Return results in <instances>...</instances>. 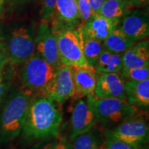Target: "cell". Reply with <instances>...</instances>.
I'll use <instances>...</instances> for the list:
<instances>
[{"label":"cell","instance_id":"1","mask_svg":"<svg viewBox=\"0 0 149 149\" xmlns=\"http://www.w3.org/2000/svg\"><path fill=\"white\" fill-rule=\"evenodd\" d=\"M62 114L57 103L45 95L32 99L22 129V137L32 141L58 135Z\"/></svg>","mask_w":149,"mask_h":149},{"label":"cell","instance_id":"2","mask_svg":"<svg viewBox=\"0 0 149 149\" xmlns=\"http://www.w3.org/2000/svg\"><path fill=\"white\" fill-rule=\"evenodd\" d=\"M32 92L26 89L12 91L0 113V143L16 139L23 129Z\"/></svg>","mask_w":149,"mask_h":149},{"label":"cell","instance_id":"3","mask_svg":"<svg viewBox=\"0 0 149 149\" xmlns=\"http://www.w3.org/2000/svg\"><path fill=\"white\" fill-rule=\"evenodd\" d=\"M52 30L57 40L61 64L77 67L89 66L84 55L81 29L76 31L72 28L54 26Z\"/></svg>","mask_w":149,"mask_h":149},{"label":"cell","instance_id":"4","mask_svg":"<svg viewBox=\"0 0 149 149\" xmlns=\"http://www.w3.org/2000/svg\"><path fill=\"white\" fill-rule=\"evenodd\" d=\"M96 122L102 124H116L135 117L138 113L137 108L126 100L117 98H96L93 102Z\"/></svg>","mask_w":149,"mask_h":149},{"label":"cell","instance_id":"5","mask_svg":"<svg viewBox=\"0 0 149 149\" xmlns=\"http://www.w3.org/2000/svg\"><path fill=\"white\" fill-rule=\"evenodd\" d=\"M35 36L29 28L14 29L3 44L8 61L17 64L25 63L35 53Z\"/></svg>","mask_w":149,"mask_h":149},{"label":"cell","instance_id":"6","mask_svg":"<svg viewBox=\"0 0 149 149\" xmlns=\"http://www.w3.org/2000/svg\"><path fill=\"white\" fill-rule=\"evenodd\" d=\"M55 69L40 55L35 53L26 61L22 70L24 88L30 91H42L53 77Z\"/></svg>","mask_w":149,"mask_h":149},{"label":"cell","instance_id":"7","mask_svg":"<svg viewBox=\"0 0 149 149\" xmlns=\"http://www.w3.org/2000/svg\"><path fill=\"white\" fill-rule=\"evenodd\" d=\"M104 135L139 147L148 141L149 128L144 119L135 116L120 123L113 129L107 130Z\"/></svg>","mask_w":149,"mask_h":149},{"label":"cell","instance_id":"8","mask_svg":"<svg viewBox=\"0 0 149 149\" xmlns=\"http://www.w3.org/2000/svg\"><path fill=\"white\" fill-rule=\"evenodd\" d=\"M43 95L48 97L56 103L62 104L74 94L71 76V66H61L56 69L53 77L42 91Z\"/></svg>","mask_w":149,"mask_h":149},{"label":"cell","instance_id":"9","mask_svg":"<svg viewBox=\"0 0 149 149\" xmlns=\"http://www.w3.org/2000/svg\"><path fill=\"white\" fill-rule=\"evenodd\" d=\"M94 94L77 100L74 104L71 116V133L70 139L91 131L96 122L93 102Z\"/></svg>","mask_w":149,"mask_h":149},{"label":"cell","instance_id":"10","mask_svg":"<svg viewBox=\"0 0 149 149\" xmlns=\"http://www.w3.org/2000/svg\"><path fill=\"white\" fill-rule=\"evenodd\" d=\"M35 41L36 53L55 70L63 66L59 59L55 36L47 22H42L37 28Z\"/></svg>","mask_w":149,"mask_h":149},{"label":"cell","instance_id":"11","mask_svg":"<svg viewBox=\"0 0 149 149\" xmlns=\"http://www.w3.org/2000/svg\"><path fill=\"white\" fill-rule=\"evenodd\" d=\"M71 76L74 86L72 98L79 100L94 94L97 83L94 67L71 66Z\"/></svg>","mask_w":149,"mask_h":149},{"label":"cell","instance_id":"12","mask_svg":"<svg viewBox=\"0 0 149 149\" xmlns=\"http://www.w3.org/2000/svg\"><path fill=\"white\" fill-rule=\"evenodd\" d=\"M94 96L96 98L126 100L124 79L116 72L102 73L97 80Z\"/></svg>","mask_w":149,"mask_h":149},{"label":"cell","instance_id":"13","mask_svg":"<svg viewBox=\"0 0 149 149\" xmlns=\"http://www.w3.org/2000/svg\"><path fill=\"white\" fill-rule=\"evenodd\" d=\"M120 29L130 40L137 42L148 37L149 21L148 15L135 10L123 20Z\"/></svg>","mask_w":149,"mask_h":149},{"label":"cell","instance_id":"14","mask_svg":"<svg viewBox=\"0 0 149 149\" xmlns=\"http://www.w3.org/2000/svg\"><path fill=\"white\" fill-rule=\"evenodd\" d=\"M117 22L104 17L100 14H93L84 24L81 32L84 35L102 43L110 33L116 29Z\"/></svg>","mask_w":149,"mask_h":149},{"label":"cell","instance_id":"15","mask_svg":"<svg viewBox=\"0 0 149 149\" xmlns=\"http://www.w3.org/2000/svg\"><path fill=\"white\" fill-rule=\"evenodd\" d=\"M126 100L138 109L149 107V79L143 81L124 82Z\"/></svg>","mask_w":149,"mask_h":149},{"label":"cell","instance_id":"16","mask_svg":"<svg viewBox=\"0 0 149 149\" xmlns=\"http://www.w3.org/2000/svg\"><path fill=\"white\" fill-rule=\"evenodd\" d=\"M149 66L148 40L134 44L122 55V69L141 68Z\"/></svg>","mask_w":149,"mask_h":149},{"label":"cell","instance_id":"17","mask_svg":"<svg viewBox=\"0 0 149 149\" xmlns=\"http://www.w3.org/2000/svg\"><path fill=\"white\" fill-rule=\"evenodd\" d=\"M135 43L120 29H115L104 41L103 46L104 49L111 53L121 54L125 53Z\"/></svg>","mask_w":149,"mask_h":149},{"label":"cell","instance_id":"18","mask_svg":"<svg viewBox=\"0 0 149 149\" xmlns=\"http://www.w3.org/2000/svg\"><path fill=\"white\" fill-rule=\"evenodd\" d=\"M94 68L96 72L101 73H117L122 69V56L104 49Z\"/></svg>","mask_w":149,"mask_h":149},{"label":"cell","instance_id":"19","mask_svg":"<svg viewBox=\"0 0 149 149\" xmlns=\"http://www.w3.org/2000/svg\"><path fill=\"white\" fill-rule=\"evenodd\" d=\"M54 14L62 22L68 24L76 22L80 19L77 0H57Z\"/></svg>","mask_w":149,"mask_h":149},{"label":"cell","instance_id":"20","mask_svg":"<svg viewBox=\"0 0 149 149\" xmlns=\"http://www.w3.org/2000/svg\"><path fill=\"white\" fill-rule=\"evenodd\" d=\"M130 2L127 0H106L100 11L104 17L118 22L126 13Z\"/></svg>","mask_w":149,"mask_h":149},{"label":"cell","instance_id":"21","mask_svg":"<svg viewBox=\"0 0 149 149\" xmlns=\"http://www.w3.org/2000/svg\"><path fill=\"white\" fill-rule=\"evenodd\" d=\"M82 33V32H81ZM83 52L89 66L95 67L100 54L104 50L102 42L91 38L82 33Z\"/></svg>","mask_w":149,"mask_h":149},{"label":"cell","instance_id":"22","mask_svg":"<svg viewBox=\"0 0 149 149\" xmlns=\"http://www.w3.org/2000/svg\"><path fill=\"white\" fill-rule=\"evenodd\" d=\"M72 149H98V139L91 131L78 135L73 139Z\"/></svg>","mask_w":149,"mask_h":149},{"label":"cell","instance_id":"23","mask_svg":"<svg viewBox=\"0 0 149 149\" xmlns=\"http://www.w3.org/2000/svg\"><path fill=\"white\" fill-rule=\"evenodd\" d=\"M121 77L126 81H143L149 79V66L121 70Z\"/></svg>","mask_w":149,"mask_h":149},{"label":"cell","instance_id":"24","mask_svg":"<svg viewBox=\"0 0 149 149\" xmlns=\"http://www.w3.org/2000/svg\"><path fill=\"white\" fill-rule=\"evenodd\" d=\"M99 149H139V147L105 137L103 142L99 146Z\"/></svg>","mask_w":149,"mask_h":149},{"label":"cell","instance_id":"25","mask_svg":"<svg viewBox=\"0 0 149 149\" xmlns=\"http://www.w3.org/2000/svg\"><path fill=\"white\" fill-rule=\"evenodd\" d=\"M42 5V17L46 22L53 18L57 0H40Z\"/></svg>","mask_w":149,"mask_h":149},{"label":"cell","instance_id":"26","mask_svg":"<svg viewBox=\"0 0 149 149\" xmlns=\"http://www.w3.org/2000/svg\"><path fill=\"white\" fill-rule=\"evenodd\" d=\"M77 3L80 19L83 24H84L93 14L90 6V3L88 0H77Z\"/></svg>","mask_w":149,"mask_h":149},{"label":"cell","instance_id":"27","mask_svg":"<svg viewBox=\"0 0 149 149\" xmlns=\"http://www.w3.org/2000/svg\"><path fill=\"white\" fill-rule=\"evenodd\" d=\"M106 0H88L93 14H100V11Z\"/></svg>","mask_w":149,"mask_h":149},{"label":"cell","instance_id":"28","mask_svg":"<svg viewBox=\"0 0 149 149\" xmlns=\"http://www.w3.org/2000/svg\"><path fill=\"white\" fill-rule=\"evenodd\" d=\"M53 149H72V145L66 138L60 137L59 140L55 142Z\"/></svg>","mask_w":149,"mask_h":149},{"label":"cell","instance_id":"29","mask_svg":"<svg viewBox=\"0 0 149 149\" xmlns=\"http://www.w3.org/2000/svg\"><path fill=\"white\" fill-rule=\"evenodd\" d=\"M8 62V57H7L6 53L3 44L0 43V72Z\"/></svg>","mask_w":149,"mask_h":149},{"label":"cell","instance_id":"30","mask_svg":"<svg viewBox=\"0 0 149 149\" xmlns=\"http://www.w3.org/2000/svg\"><path fill=\"white\" fill-rule=\"evenodd\" d=\"M6 91V86L4 81H3V77L1 76V72H0V103H1V100L4 95Z\"/></svg>","mask_w":149,"mask_h":149},{"label":"cell","instance_id":"31","mask_svg":"<svg viewBox=\"0 0 149 149\" xmlns=\"http://www.w3.org/2000/svg\"><path fill=\"white\" fill-rule=\"evenodd\" d=\"M130 4L137 6H141L146 4L148 2V0H128Z\"/></svg>","mask_w":149,"mask_h":149},{"label":"cell","instance_id":"32","mask_svg":"<svg viewBox=\"0 0 149 149\" xmlns=\"http://www.w3.org/2000/svg\"><path fill=\"white\" fill-rule=\"evenodd\" d=\"M55 142H49L47 144L44 145V146L40 147V148H37L35 149H53L54 146H55Z\"/></svg>","mask_w":149,"mask_h":149},{"label":"cell","instance_id":"33","mask_svg":"<svg viewBox=\"0 0 149 149\" xmlns=\"http://www.w3.org/2000/svg\"><path fill=\"white\" fill-rule=\"evenodd\" d=\"M3 1H4V0H0V11H1V8H2Z\"/></svg>","mask_w":149,"mask_h":149},{"label":"cell","instance_id":"34","mask_svg":"<svg viewBox=\"0 0 149 149\" xmlns=\"http://www.w3.org/2000/svg\"><path fill=\"white\" fill-rule=\"evenodd\" d=\"M127 1H128V0H127Z\"/></svg>","mask_w":149,"mask_h":149},{"label":"cell","instance_id":"35","mask_svg":"<svg viewBox=\"0 0 149 149\" xmlns=\"http://www.w3.org/2000/svg\"><path fill=\"white\" fill-rule=\"evenodd\" d=\"M98 149H99V148H98Z\"/></svg>","mask_w":149,"mask_h":149}]
</instances>
